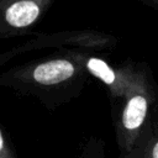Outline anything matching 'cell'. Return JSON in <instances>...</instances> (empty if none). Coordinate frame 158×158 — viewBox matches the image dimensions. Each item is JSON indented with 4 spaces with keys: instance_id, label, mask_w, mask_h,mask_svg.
Instances as JSON below:
<instances>
[{
    "instance_id": "1",
    "label": "cell",
    "mask_w": 158,
    "mask_h": 158,
    "mask_svg": "<svg viewBox=\"0 0 158 158\" xmlns=\"http://www.w3.org/2000/svg\"><path fill=\"white\" fill-rule=\"evenodd\" d=\"M89 52L57 51L0 73V86L37 99L46 109L54 110L77 99L84 89L89 72Z\"/></svg>"
},
{
    "instance_id": "2",
    "label": "cell",
    "mask_w": 158,
    "mask_h": 158,
    "mask_svg": "<svg viewBox=\"0 0 158 158\" xmlns=\"http://www.w3.org/2000/svg\"><path fill=\"white\" fill-rule=\"evenodd\" d=\"M116 38L106 33L93 30H65L53 33H40L0 53V67L26 53L54 48L57 51H102L116 44Z\"/></svg>"
},
{
    "instance_id": "3",
    "label": "cell",
    "mask_w": 158,
    "mask_h": 158,
    "mask_svg": "<svg viewBox=\"0 0 158 158\" xmlns=\"http://www.w3.org/2000/svg\"><path fill=\"white\" fill-rule=\"evenodd\" d=\"M154 93L149 84L133 89L123 100L114 117L115 137L120 153L131 152L141 139L153 114Z\"/></svg>"
},
{
    "instance_id": "4",
    "label": "cell",
    "mask_w": 158,
    "mask_h": 158,
    "mask_svg": "<svg viewBox=\"0 0 158 158\" xmlns=\"http://www.w3.org/2000/svg\"><path fill=\"white\" fill-rule=\"evenodd\" d=\"M56 0H0V41L31 33Z\"/></svg>"
},
{
    "instance_id": "5",
    "label": "cell",
    "mask_w": 158,
    "mask_h": 158,
    "mask_svg": "<svg viewBox=\"0 0 158 158\" xmlns=\"http://www.w3.org/2000/svg\"><path fill=\"white\" fill-rule=\"evenodd\" d=\"M85 64L90 75L98 78L104 85H106L111 100L122 101L133 89L149 84L142 72L131 68L115 69L102 58L90 53L86 57Z\"/></svg>"
},
{
    "instance_id": "6",
    "label": "cell",
    "mask_w": 158,
    "mask_h": 158,
    "mask_svg": "<svg viewBox=\"0 0 158 158\" xmlns=\"http://www.w3.org/2000/svg\"><path fill=\"white\" fill-rule=\"evenodd\" d=\"M142 139L146 146L148 158H158V107L152 114L146 130L142 135Z\"/></svg>"
},
{
    "instance_id": "7",
    "label": "cell",
    "mask_w": 158,
    "mask_h": 158,
    "mask_svg": "<svg viewBox=\"0 0 158 158\" xmlns=\"http://www.w3.org/2000/svg\"><path fill=\"white\" fill-rule=\"evenodd\" d=\"M79 158H107L105 142L96 136L89 137L81 147Z\"/></svg>"
},
{
    "instance_id": "8",
    "label": "cell",
    "mask_w": 158,
    "mask_h": 158,
    "mask_svg": "<svg viewBox=\"0 0 158 158\" xmlns=\"http://www.w3.org/2000/svg\"><path fill=\"white\" fill-rule=\"evenodd\" d=\"M0 158H19L14 149L10 137L4 132L1 126H0Z\"/></svg>"
},
{
    "instance_id": "9",
    "label": "cell",
    "mask_w": 158,
    "mask_h": 158,
    "mask_svg": "<svg viewBox=\"0 0 158 158\" xmlns=\"http://www.w3.org/2000/svg\"><path fill=\"white\" fill-rule=\"evenodd\" d=\"M118 158H148V154H147V151H146V146H144V142H143L142 137L138 141L137 146L131 152H128V153H120Z\"/></svg>"
},
{
    "instance_id": "10",
    "label": "cell",
    "mask_w": 158,
    "mask_h": 158,
    "mask_svg": "<svg viewBox=\"0 0 158 158\" xmlns=\"http://www.w3.org/2000/svg\"><path fill=\"white\" fill-rule=\"evenodd\" d=\"M143 2L146 4H149V5H154V6H158V0H142Z\"/></svg>"
}]
</instances>
